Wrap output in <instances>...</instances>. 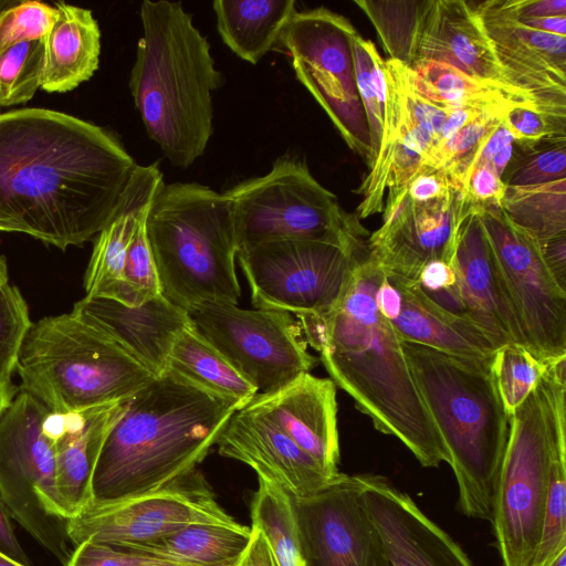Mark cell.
I'll return each mask as SVG.
<instances>
[{
	"label": "cell",
	"mask_w": 566,
	"mask_h": 566,
	"mask_svg": "<svg viewBox=\"0 0 566 566\" xmlns=\"http://www.w3.org/2000/svg\"><path fill=\"white\" fill-rule=\"evenodd\" d=\"M109 130L48 108L0 117V208L66 250L105 227L136 167Z\"/></svg>",
	"instance_id": "obj_1"
},
{
	"label": "cell",
	"mask_w": 566,
	"mask_h": 566,
	"mask_svg": "<svg viewBox=\"0 0 566 566\" xmlns=\"http://www.w3.org/2000/svg\"><path fill=\"white\" fill-rule=\"evenodd\" d=\"M385 273L368 247L357 258L338 302L327 312L297 316L305 342L336 387L375 428L400 440L424 468L449 463L448 450L415 382L402 343L378 312Z\"/></svg>",
	"instance_id": "obj_2"
},
{
	"label": "cell",
	"mask_w": 566,
	"mask_h": 566,
	"mask_svg": "<svg viewBox=\"0 0 566 566\" xmlns=\"http://www.w3.org/2000/svg\"><path fill=\"white\" fill-rule=\"evenodd\" d=\"M244 407L167 369L126 400L92 480L93 502L155 492L197 468Z\"/></svg>",
	"instance_id": "obj_3"
},
{
	"label": "cell",
	"mask_w": 566,
	"mask_h": 566,
	"mask_svg": "<svg viewBox=\"0 0 566 566\" xmlns=\"http://www.w3.org/2000/svg\"><path fill=\"white\" fill-rule=\"evenodd\" d=\"M129 90L147 135L181 169L201 157L213 133L212 93L223 78L210 44L180 2L145 0Z\"/></svg>",
	"instance_id": "obj_4"
},
{
	"label": "cell",
	"mask_w": 566,
	"mask_h": 566,
	"mask_svg": "<svg viewBox=\"0 0 566 566\" xmlns=\"http://www.w3.org/2000/svg\"><path fill=\"white\" fill-rule=\"evenodd\" d=\"M417 388L448 450L458 511L491 522L496 480L509 437L491 359L449 355L401 342Z\"/></svg>",
	"instance_id": "obj_5"
},
{
	"label": "cell",
	"mask_w": 566,
	"mask_h": 566,
	"mask_svg": "<svg viewBox=\"0 0 566 566\" xmlns=\"http://www.w3.org/2000/svg\"><path fill=\"white\" fill-rule=\"evenodd\" d=\"M161 295L188 310L205 302L238 304V241L230 199L197 182L164 185L146 220Z\"/></svg>",
	"instance_id": "obj_6"
},
{
	"label": "cell",
	"mask_w": 566,
	"mask_h": 566,
	"mask_svg": "<svg viewBox=\"0 0 566 566\" xmlns=\"http://www.w3.org/2000/svg\"><path fill=\"white\" fill-rule=\"evenodd\" d=\"M15 370L20 389L57 415L125 401L155 378L107 334L73 311L31 324Z\"/></svg>",
	"instance_id": "obj_7"
},
{
	"label": "cell",
	"mask_w": 566,
	"mask_h": 566,
	"mask_svg": "<svg viewBox=\"0 0 566 566\" xmlns=\"http://www.w3.org/2000/svg\"><path fill=\"white\" fill-rule=\"evenodd\" d=\"M224 193L231 201L239 248L287 239L345 247L366 242L368 232L357 214L346 212L300 158L280 157L268 174Z\"/></svg>",
	"instance_id": "obj_8"
},
{
	"label": "cell",
	"mask_w": 566,
	"mask_h": 566,
	"mask_svg": "<svg viewBox=\"0 0 566 566\" xmlns=\"http://www.w3.org/2000/svg\"><path fill=\"white\" fill-rule=\"evenodd\" d=\"M49 413L20 389L0 417V500L11 520L66 566L74 549L67 535L71 516L56 489Z\"/></svg>",
	"instance_id": "obj_9"
},
{
	"label": "cell",
	"mask_w": 566,
	"mask_h": 566,
	"mask_svg": "<svg viewBox=\"0 0 566 566\" xmlns=\"http://www.w3.org/2000/svg\"><path fill=\"white\" fill-rule=\"evenodd\" d=\"M553 434L543 377L509 419L491 523L503 566H531L542 535Z\"/></svg>",
	"instance_id": "obj_10"
},
{
	"label": "cell",
	"mask_w": 566,
	"mask_h": 566,
	"mask_svg": "<svg viewBox=\"0 0 566 566\" xmlns=\"http://www.w3.org/2000/svg\"><path fill=\"white\" fill-rule=\"evenodd\" d=\"M359 34L344 15L318 7L296 11L280 44L297 80L327 114L347 146L373 165L366 115L358 96L353 44Z\"/></svg>",
	"instance_id": "obj_11"
},
{
	"label": "cell",
	"mask_w": 566,
	"mask_h": 566,
	"mask_svg": "<svg viewBox=\"0 0 566 566\" xmlns=\"http://www.w3.org/2000/svg\"><path fill=\"white\" fill-rule=\"evenodd\" d=\"M357 247L314 240H276L239 248L237 259L254 308L293 316L323 314L342 296L358 255Z\"/></svg>",
	"instance_id": "obj_12"
},
{
	"label": "cell",
	"mask_w": 566,
	"mask_h": 566,
	"mask_svg": "<svg viewBox=\"0 0 566 566\" xmlns=\"http://www.w3.org/2000/svg\"><path fill=\"white\" fill-rule=\"evenodd\" d=\"M190 324L256 389L276 390L310 373L317 358L301 325L283 311L205 302L186 310Z\"/></svg>",
	"instance_id": "obj_13"
},
{
	"label": "cell",
	"mask_w": 566,
	"mask_h": 566,
	"mask_svg": "<svg viewBox=\"0 0 566 566\" xmlns=\"http://www.w3.org/2000/svg\"><path fill=\"white\" fill-rule=\"evenodd\" d=\"M524 346L549 361L566 356V291L554 280L539 244L496 207H476Z\"/></svg>",
	"instance_id": "obj_14"
},
{
	"label": "cell",
	"mask_w": 566,
	"mask_h": 566,
	"mask_svg": "<svg viewBox=\"0 0 566 566\" xmlns=\"http://www.w3.org/2000/svg\"><path fill=\"white\" fill-rule=\"evenodd\" d=\"M234 521L217 502L196 468L166 486L144 495L92 502L67 522L75 547L93 541L114 547L149 542L195 523Z\"/></svg>",
	"instance_id": "obj_15"
},
{
	"label": "cell",
	"mask_w": 566,
	"mask_h": 566,
	"mask_svg": "<svg viewBox=\"0 0 566 566\" xmlns=\"http://www.w3.org/2000/svg\"><path fill=\"white\" fill-rule=\"evenodd\" d=\"M291 505L304 566H390L353 475Z\"/></svg>",
	"instance_id": "obj_16"
},
{
	"label": "cell",
	"mask_w": 566,
	"mask_h": 566,
	"mask_svg": "<svg viewBox=\"0 0 566 566\" xmlns=\"http://www.w3.org/2000/svg\"><path fill=\"white\" fill-rule=\"evenodd\" d=\"M469 208L455 190L422 203L411 201L406 187L387 195L382 224L367 240L369 254L386 275L417 283L429 262L451 263L457 229Z\"/></svg>",
	"instance_id": "obj_17"
},
{
	"label": "cell",
	"mask_w": 566,
	"mask_h": 566,
	"mask_svg": "<svg viewBox=\"0 0 566 566\" xmlns=\"http://www.w3.org/2000/svg\"><path fill=\"white\" fill-rule=\"evenodd\" d=\"M471 4L512 84L544 113L566 118V36L525 27L507 0Z\"/></svg>",
	"instance_id": "obj_18"
},
{
	"label": "cell",
	"mask_w": 566,
	"mask_h": 566,
	"mask_svg": "<svg viewBox=\"0 0 566 566\" xmlns=\"http://www.w3.org/2000/svg\"><path fill=\"white\" fill-rule=\"evenodd\" d=\"M353 476L390 566H473L461 546L387 478Z\"/></svg>",
	"instance_id": "obj_19"
},
{
	"label": "cell",
	"mask_w": 566,
	"mask_h": 566,
	"mask_svg": "<svg viewBox=\"0 0 566 566\" xmlns=\"http://www.w3.org/2000/svg\"><path fill=\"white\" fill-rule=\"evenodd\" d=\"M216 444L220 455L249 465L290 497L317 493L343 474H328L279 427L244 408L230 417Z\"/></svg>",
	"instance_id": "obj_20"
},
{
	"label": "cell",
	"mask_w": 566,
	"mask_h": 566,
	"mask_svg": "<svg viewBox=\"0 0 566 566\" xmlns=\"http://www.w3.org/2000/svg\"><path fill=\"white\" fill-rule=\"evenodd\" d=\"M284 431L328 474L338 476L339 437L336 386L331 378L305 373L244 407Z\"/></svg>",
	"instance_id": "obj_21"
},
{
	"label": "cell",
	"mask_w": 566,
	"mask_h": 566,
	"mask_svg": "<svg viewBox=\"0 0 566 566\" xmlns=\"http://www.w3.org/2000/svg\"><path fill=\"white\" fill-rule=\"evenodd\" d=\"M450 264L464 315L484 331L497 348L507 343L524 346L491 244L474 206L469 208L458 226Z\"/></svg>",
	"instance_id": "obj_22"
},
{
	"label": "cell",
	"mask_w": 566,
	"mask_h": 566,
	"mask_svg": "<svg viewBox=\"0 0 566 566\" xmlns=\"http://www.w3.org/2000/svg\"><path fill=\"white\" fill-rule=\"evenodd\" d=\"M421 59L451 65L475 80L532 103L541 111L531 96L512 84L499 64L471 1H429L415 61Z\"/></svg>",
	"instance_id": "obj_23"
},
{
	"label": "cell",
	"mask_w": 566,
	"mask_h": 566,
	"mask_svg": "<svg viewBox=\"0 0 566 566\" xmlns=\"http://www.w3.org/2000/svg\"><path fill=\"white\" fill-rule=\"evenodd\" d=\"M72 311L102 329L155 377L167 370L174 343L190 323L186 310L161 294L138 306L85 296Z\"/></svg>",
	"instance_id": "obj_24"
},
{
	"label": "cell",
	"mask_w": 566,
	"mask_h": 566,
	"mask_svg": "<svg viewBox=\"0 0 566 566\" xmlns=\"http://www.w3.org/2000/svg\"><path fill=\"white\" fill-rule=\"evenodd\" d=\"M164 185L158 163L136 165L114 213L96 235L84 275L86 297L123 302L128 247Z\"/></svg>",
	"instance_id": "obj_25"
},
{
	"label": "cell",
	"mask_w": 566,
	"mask_h": 566,
	"mask_svg": "<svg viewBox=\"0 0 566 566\" xmlns=\"http://www.w3.org/2000/svg\"><path fill=\"white\" fill-rule=\"evenodd\" d=\"M125 401L80 412L52 413L55 483L71 517L93 502L92 480L103 444L125 409Z\"/></svg>",
	"instance_id": "obj_26"
},
{
	"label": "cell",
	"mask_w": 566,
	"mask_h": 566,
	"mask_svg": "<svg viewBox=\"0 0 566 566\" xmlns=\"http://www.w3.org/2000/svg\"><path fill=\"white\" fill-rule=\"evenodd\" d=\"M387 276L401 295L400 313L391 323L401 342L416 343L459 357H493L496 345L472 321L438 305L418 283Z\"/></svg>",
	"instance_id": "obj_27"
},
{
	"label": "cell",
	"mask_w": 566,
	"mask_h": 566,
	"mask_svg": "<svg viewBox=\"0 0 566 566\" xmlns=\"http://www.w3.org/2000/svg\"><path fill=\"white\" fill-rule=\"evenodd\" d=\"M59 17L42 39L41 88L64 93L88 81L98 69L101 30L91 10L60 1Z\"/></svg>",
	"instance_id": "obj_28"
},
{
	"label": "cell",
	"mask_w": 566,
	"mask_h": 566,
	"mask_svg": "<svg viewBox=\"0 0 566 566\" xmlns=\"http://www.w3.org/2000/svg\"><path fill=\"white\" fill-rule=\"evenodd\" d=\"M295 7L294 0H216L212 3L223 43L251 64L276 49L297 11Z\"/></svg>",
	"instance_id": "obj_29"
},
{
	"label": "cell",
	"mask_w": 566,
	"mask_h": 566,
	"mask_svg": "<svg viewBox=\"0 0 566 566\" xmlns=\"http://www.w3.org/2000/svg\"><path fill=\"white\" fill-rule=\"evenodd\" d=\"M252 530L235 521L195 523L159 538L118 547L184 566H235Z\"/></svg>",
	"instance_id": "obj_30"
},
{
	"label": "cell",
	"mask_w": 566,
	"mask_h": 566,
	"mask_svg": "<svg viewBox=\"0 0 566 566\" xmlns=\"http://www.w3.org/2000/svg\"><path fill=\"white\" fill-rule=\"evenodd\" d=\"M544 385L553 434L552 467L541 541L531 566H549L566 548V382L549 374Z\"/></svg>",
	"instance_id": "obj_31"
},
{
	"label": "cell",
	"mask_w": 566,
	"mask_h": 566,
	"mask_svg": "<svg viewBox=\"0 0 566 566\" xmlns=\"http://www.w3.org/2000/svg\"><path fill=\"white\" fill-rule=\"evenodd\" d=\"M167 369L200 388L247 405L258 389L189 323L171 348Z\"/></svg>",
	"instance_id": "obj_32"
},
{
	"label": "cell",
	"mask_w": 566,
	"mask_h": 566,
	"mask_svg": "<svg viewBox=\"0 0 566 566\" xmlns=\"http://www.w3.org/2000/svg\"><path fill=\"white\" fill-rule=\"evenodd\" d=\"M409 67L418 91L433 103L444 107L527 106L539 111L532 103L475 80L442 62L421 59L415 61Z\"/></svg>",
	"instance_id": "obj_33"
},
{
	"label": "cell",
	"mask_w": 566,
	"mask_h": 566,
	"mask_svg": "<svg viewBox=\"0 0 566 566\" xmlns=\"http://www.w3.org/2000/svg\"><path fill=\"white\" fill-rule=\"evenodd\" d=\"M501 209L538 244L566 233V179L506 187Z\"/></svg>",
	"instance_id": "obj_34"
},
{
	"label": "cell",
	"mask_w": 566,
	"mask_h": 566,
	"mask_svg": "<svg viewBox=\"0 0 566 566\" xmlns=\"http://www.w3.org/2000/svg\"><path fill=\"white\" fill-rule=\"evenodd\" d=\"M430 0H355L374 24L389 59L411 66L417 57L423 15Z\"/></svg>",
	"instance_id": "obj_35"
},
{
	"label": "cell",
	"mask_w": 566,
	"mask_h": 566,
	"mask_svg": "<svg viewBox=\"0 0 566 566\" xmlns=\"http://www.w3.org/2000/svg\"><path fill=\"white\" fill-rule=\"evenodd\" d=\"M251 520L266 537L277 566H304L291 497L284 491L259 480Z\"/></svg>",
	"instance_id": "obj_36"
},
{
	"label": "cell",
	"mask_w": 566,
	"mask_h": 566,
	"mask_svg": "<svg viewBox=\"0 0 566 566\" xmlns=\"http://www.w3.org/2000/svg\"><path fill=\"white\" fill-rule=\"evenodd\" d=\"M510 109H492L481 114L449 139L436 145L424 166L443 170L451 188L463 197L482 146Z\"/></svg>",
	"instance_id": "obj_37"
},
{
	"label": "cell",
	"mask_w": 566,
	"mask_h": 566,
	"mask_svg": "<svg viewBox=\"0 0 566 566\" xmlns=\"http://www.w3.org/2000/svg\"><path fill=\"white\" fill-rule=\"evenodd\" d=\"M353 54L356 86L369 129L374 164L380 150L386 125V62L375 44L360 34L354 40Z\"/></svg>",
	"instance_id": "obj_38"
},
{
	"label": "cell",
	"mask_w": 566,
	"mask_h": 566,
	"mask_svg": "<svg viewBox=\"0 0 566 566\" xmlns=\"http://www.w3.org/2000/svg\"><path fill=\"white\" fill-rule=\"evenodd\" d=\"M547 365L548 361L517 343H507L496 348L491 360V371L509 418L537 387Z\"/></svg>",
	"instance_id": "obj_39"
},
{
	"label": "cell",
	"mask_w": 566,
	"mask_h": 566,
	"mask_svg": "<svg viewBox=\"0 0 566 566\" xmlns=\"http://www.w3.org/2000/svg\"><path fill=\"white\" fill-rule=\"evenodd\" d=\"M43 41L18 43L0 55V104L13 106L30 101L41 87Z\"/></svg>",
	"instance_id": "obj_40"
},
{
	"label": "cell",
	"mask_w": 566,
	"mask_h": 566,
	"mask_svg": "<svg viewBox=\"0 0 566 566\" xmlns=\"http://www.w3.org/2000/svg\"><path fill=\"white\" fill-rule=\"evenodd\" d=\"M559 179H566V137L548 138L531 148H520L502 176L506 187L534 186Z\"/></svg>",
	"instance_id": "obj_41"
},
{
	"label": "cell",
	"mask_w": 566,
	"mask_h": 566,
	"mask_svg": "<svg viewBox=\"0 0 566 566\" xmlns=\"http://www.w3.org/2000/svg\"><path fill=\"white\" fill-rule=\"evenodd\" d=\"M146 220L138 226L128 247L124 269L122 304L138 306L161 294L157 268L150 250Z\"/></svg>",
	"instance_id": "obj_42"
},
{
	"label": "cell",
	"mask_w": 566,
	"mask_h": 566,
	"mask_svg": "<svg viewBox=\"0 0 566 566\" xmlns=\"http://www.w3.org/2000/svg\"><path fill=\"white\" fill-rule=\"evenodd\" d=\"M57 17L55 7L40 1L17 0L0 13V55L18 43L42 40Z\"/></svg>",
	"instance_id": "obj_43"
},
{
	"label": "cell",
	"mask_w": 566,
	"mask_h": 566,
	"mask_svg": "<svg viewBox=\"0 0 566 566\" xmlns=\"http://www.w3.org/2000/svg\"><path fill=\"white\" fill-rule=\"evenodd\" d=\"M28 304L10 283L0 286V378H11L18 353L31 326Z\"/></svg>",
	"instance_id": "obj_44"
},
{
	"label": "cell",
	"mask_w": 566,
	"mask_h": 566,
	"mask_svg": "<svg viewBox=\"0 0 566 566\" xmlns=\"http://www.w3.org/2000/svg\"><path fill=\"white\" fill-rule=\"evenodd\" d=\"M503 124L512 133L516 146L531 148L555 137H566V118L546 114L527 106L512 107L503 117Z\"/></svg>",
	"instance_id": "obj_45"
},
{
	"label": "cell",
	"mask_w": 566,
	"mask_h": 566,
	"mask_svg": "<svg viewBox=\"0 0 566 566\" xmlns=\"http://www.w3.org/2000/svg\"><path fill=\"white\" fill-rule=\"evenodd\" d=\"M66 566H184L111 545L85 541L76 545Z\"/></svg>",
	"instance_id": "obj_46"
},
{
	"label": "cell",
	"mask_w": 566,
	"mask_h": 566,
	"mask_svg": "<svg viewBox=\"0 0 566 566\" xmlns=\"http://www.w3.org/2000/svg\"><path fill=\"white\" fill-rule=\"evenodd\" d=\"M506 186L490 167L476 164L469 178L463 199L474 207L501 208Z\"/></svg>",
	"instance_id": "obj_47"
},
{
	"label": "cell",
	"mask_w": 566,
	"mask_h": 566,
	"mask_svg": "<svg viewBox=\"0 0 566 566\" xmlns=\"http://www.w3.org/2000/svg\"><path fill=\"white\" fill-rule=\"evenodd\" d=\"M515 145L514 136L502 120L486 138L475 165H485L502 177L515 155Z\"/></svg>",
	"instance_id": "obj_48"
},
{
	"label": "cell",
	"mask_w": 566,
	"mask_h": 566,
	"mask_svg": "<svg viewBox=\"0 0 566 566\" xmlns=\"http://www.w3.org/2000/svg\"><path fill=\"white\" fill-rule=\"evenodd\" d=\"M452 190L443 170L426 166L406 186L410 200L418 203L443 198Z\"/></svg>",
	"instance_id": "obj_49"
},
{
	"label": "cell",
	"mask_w": 566,
	"mask_h": 566,
	"mask_svg": "<svg viewBox=\"0 0 566 566\" xmlns=\"http://www.w3.org/2000/svg\"><path fill=\"white\" fill-rule=\"evenodd\" d=\"M417 283L426 294L431 295L453 287L455 274L451 264L436 260L423 266Z\"/></svg>",
	"instance_id": "obj_50"
},
{
	"label": "cell",
	"mask_w": 566,
	"mask_h": 566,
	"mask_svg": "<svg viewBox=\"0 0 566 566\" xmlns=\"http://www.w3.org/2000/svg\"><path fill=\"white\" fill-rule=\"evenodd\" d=\"M543 260L557 284L566 291V233L539 244Z\"/></svg>",
	"instance_id": "obj_51"
},
{
	"label": "cell",
	"mask_w": 566,
	"mask_h": 566,
	"mask_svg": "<svg viewBox=\"0 0 566 566\" xmlns=\"http://www.w3.org/2000/svg\"><path fill=\"white\" fill-rule=\"evenodd\" d=\"M516 18L566 15V0H507Z\"/></svg>",
	"instance_id": "obj_52"
},
{
	"label": "cell",
	"mask_w": 566,
	"mask_h": 566,
	"mask_svg": "<svg viewBox=\"0 0 566 566\" xmlns=\"http://www.w3.org/2000/svg\"><path fill=\"white\" fill-rule=\"evenodd\" d=\"M250 543L235 566H277L264 534L251 527Z\"/></svg>",
	"instance_id": "obj_53"
},
{
	"label": "cell",
	"mask_w": 566,
	"mask_h": 566,
	"mask_svg": "<svg viewBox=\"0 0 566 566\" xmlns=\"http://www.w3.org/2000/svg\"><path fill=\"white\" fill-rule=\"evenodd\" d=\"M0 551L19 563L32 566L30 558L21 546L14 527L2 501L0 500Z\"/></svg>",
	"instance_id": "obj_54"
},
{
	"label": "cell",
	"mask_w": 566,
	"mask_h": 566,
	"mask_svg": "<svg viewBox=\"0 0 566 566\" xmlns=\"http://www.w3.org/2000/svg\"><path fill=\"white\" fill-rule=\"evenodd\" d=\"M376 305L380 315L392 323L401 310V295L395 283L385 274L376 292Z\"/></svg>",
	"instance_id": "obj_55"
},
{
	"label": "cell",
	"mask_w": 566,
	"mask_h": 566,
	"mask_svg": "<svg viewBox=\"0 0 566 566\" xmlns=\"http://www.w3.org/2000/svg\"><path fill=\"white\" fill-rule=\"evenodd\" d=\"M515 17V15H514ZM516 18V17H515ZM527 28L566 36V15L516 18Z\"/></svg>",
	"instance_id": "obj_56"
},
{
	"label": "cell",
	"mask_w": 566,
	"mask_h": 566,
	"mask_svg": "<svg viewBox=\"0 0 566 566\" xmlns=\"http://www.w3.org/2000/svg\"><path fill=\"white\" fill-rule=\"evenodd\" d=\"M17 388L11 378H0V417L14 398Z\"/></svg>",
	"instance_id": "obj_57"
},
{
	"label": "cell",
	"mask_w": 566,
	"mask_h": 566,
	"mask_svg": "<svg viewBox=\"0 0 566 566\" xmlns=\"http://www.w3.org/2000/svg\"><path fill=\"white\" fill-rule=\"evenodd\" d=\"M0 231L1 232H20L29 234V230L25 226L14 219L12 216L7 213L0 208Z\"/></svg>",
	"instance_id": "obj_58"
},
{
	"label": "cell",
	"mask_w": 566,
	"mask_h": 566,
	"mask_svg": "<svg viewBox=\"0 0 566 566\" xmlns=\"http://www.w3.org/2000/svg\"><path fill=\"white\" fill-rule=\"evenodd\" d=\"M9 283V272L6 258L0 254V286Z\"/></svg>",
	"instance_id": "obj_59"
},
{
	"label": "cell",
	"mask_w": 566,
	"mask_h": 566,
	"mask_svg": "<svg viewBox=\"0 0 566 566\" xmlns=\"http://www.w3.org/2000/svg\"><path fill=\"white\" fill-rule=\"evenodd\" d=\"M0 566H27L22 563L17 562L7 554L0 551Z\"/></svg>",
	"instance_id": "obj_60"
},
{
	"label": "cell",
	"mask_w": 566,
	"mask_h": 566,
	"mask_svg": "<svg viewBox=\"0 0 566 566\" xmlns=\"http://www.w3.org/2000/svg\"><path fill=\"white\" fill-rule=\"evenodd\" d=\"M549 566H566V548H564L549 564Z\"/></svg>",
	"instance_id": "obj_61"
},
{
	"label": "cell",
	"mask_w": 566,
	"mask_h": 566,
	"mask_svg": "<svg viewBox=\"0 0 566 566\" xmlns=\"http://www.w3.org/2000/svg\"><path fill=\"white\" fill-rule=\"evenodd\" d=\"M15 1L17 0H0V13L10 6H12L13 3H15Z\"/></svg>",
	"instance_id": "obj_62"
},
{
	"label": "cell",
	"mask_w": 566,
	"mask_h": 566,
	"mask_svg": "<svg viewBox=\"0 0 566 566\" xmlns=\"http://www.w3.org/2000/svg\"><path fill=\"white\" fill-rule=\"evenodd\" d=\"M0 106H1V104H0ZM0 117H1V114H0Z\"/></svg>",
	"instance_id": "obj_63"
}]
</instances>
